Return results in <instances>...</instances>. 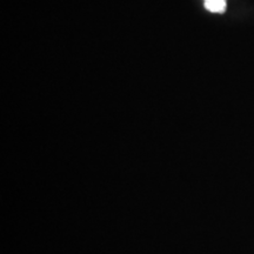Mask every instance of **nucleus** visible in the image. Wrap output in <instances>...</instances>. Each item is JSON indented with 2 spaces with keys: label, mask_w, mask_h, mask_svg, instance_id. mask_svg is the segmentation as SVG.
I'll return each mask as SVG.
<instances>
[{
  "label": "nucleus",
  "mask_w": 254,
  "mask_h": 254,
  "mask_svg": "<svg viewBox=\"0 0 254 254\" xmlns=\"http://www.w3.org/2000/svg\"><path fill=\"white\" fill-rule=\"evenodd\" d=\"M205 8L212 13H225L227 0H204Z\"/></svg>",
  "instance_id": "1"
}]
</instances>
